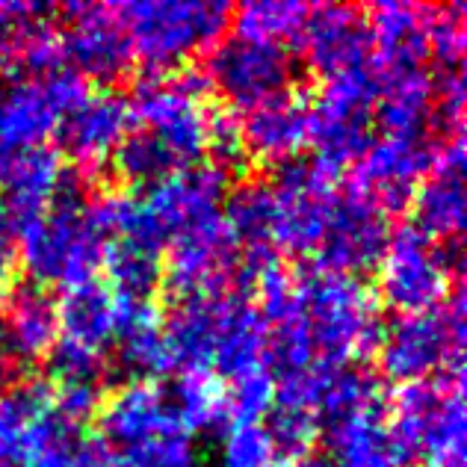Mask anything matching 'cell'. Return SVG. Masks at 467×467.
Wrapping results in <instances>:
<instances>
[{
    "mask_svg": "<svg viewBox=\"0 0 467 467\" xmlns=\"http://www.w3.org/2000/svg\"><path fill=\"white\" fill-rule=\"evenodd\" d=\"M426 467H432V464H426Z\"/></svg>",
    "mask_w": 467,
    "mask_h": 467,
    "instance_id": "42",
    "label": "cell"
},
{
    "mask_svg": "<svg viewBox=\"0 0 467 467\" xmlns=\"http://www.w3.org/2000/svg\"><path fill=\"white\" fill-rule=\"evenodd\" d=\"M411 228L420 231L429 243L462 240L464 234V181L450 171H432L411 195Z\"/></svg>",
    "mask_w": 467,
    "mask_h": 467,
    "instance_id": "25",
    "label": "cell"
},
{
    "mask_svg": "<svg viewBox=\"0 0 467 467\" xmlns=\"http://www.w3.org/2000/svg\"><path fill=\"white\" fill-rule=\"evenodd\" d=\"M59 171H63V157L47 145L18 151L12 157L6 178L0 183V190H4L0 204H4L16 234L47 213L57 192Z\"/></svg>",
    "mask_w": 467,
    "mask_h": 467,
    "instance_id": "21",
    "label": "cell"
},
{
    "mask_svg": "<svg viewBox=\"0 0 467 467\" xmlns=\"http://www.w3.org/2000/svg\"><path fill=\"white\" fill-rule=\"evenodd\" d=\"M311 98L299 86L281 92L269 101L245 109L240 119L245 154L254 166H278L285 160L302 154L308 142Z\"/></svg>",
    "mask_w": 467,
    "mask_h": 467,
    "instance_id": "16",
    "label": "cell"
},
{
    "mask_svg": "<svg viewBox=\"0 0 467 467\" xmlns=\"http://www.w3.org/2000/svg\"><path fill=\"white\" fill-rule=\"evenodd\" d=\"M199 68L204 71L213 95H223L231 109H254L296 83V63L281 45H261L223 36L207 47Z\"/></svg>",
    "mask_w": 467,
    "mask_h": 467,
    "instance_id": "8",
    "label": "cell"
},
{
    "mask_svg": "<svg viewBox=\"0 0 467 467\" xmlns=\"http://www.w3.org/2000/svg\"><path fill=\"white\" fill-rule=\"evenodd\" d=\"M379 101V78L373 66L343 71L328 78L311 101L308 140L314 142V157L337 175L355 166L373 145V107Z\"/></svg>",
    "mask_w": 467,
    "mask_h": 467,
    "instance_id": "7",
    "label": "cell"
},
{
    "mask_svg": "<svg viewBox=\"0 0 467 467\" xmlns=\"http://www.w3.org/2000/svg\"><path fill=\"white\" fill-rule=\"evenodd\" d=\"M166 390L183 435H225L231 429L225 414V385L213 370H183Z\"/></svg>",
    "mask_w": 467,
    "mask_h": 467,
    "instance_id": "27",
    "label": "cell"
},
{
    "mask_svg": "<svg viewBox=\"0 0 467 467\" xmlns=\"http://www.w3.org/2000/svg\"><path fill=\"white\" fill-rule=\"evenodd\" d=\"M116 16L145 75L187 66L192 54L213 47L231 27V4L223 0H133L119 4Z\"/></svg>",
    "mask_w": 467,
    "mask_h": 467,
    "instance_id": "3",
    "label": "cell"
},
{
    "mask_svg": "<svg viewBox=\"0 0 467 467\" xmlns=\"http://www.w3.org/2000/svg\"><path fill=\"white\" fill-rule=\"evenodd\" d=\"M275 462V447L264 423L234 426L225 432V467H269Z\"/></svg>",
    "mask_w": 467,
    "mask_h": 467,
    "instance_id": "39",
    "label": "cell"
},
{
    "mask_svg": "<svg viewBox=\"0 0 467 467\" xmlns=\"http://www.w3.org/2000/svg\"><path fill=\"white\" fill-rule=\"evenodd\" d=\"M59 119L42 78H0V151L39 149Z\"/></svg>",
    "mask_w": 467,
    "mask_h": 467,
    "instance_id": "20",
    "label": "cell"
},
{
    "mask_svg": "<svg viewBox=\"0 0 467 467\" xmlns=\"http://www.w3.org/2000/svg\"><path fill=\"white\" fill-rule=\"evenodd\" d=\"M293 281L311 326L317 364L343 367L352 358H373L382 347L385 323L376 296L358 278L326 273L302 261Z\"/></svg>",
    "mask_w": 467,
    "mask_h": 467,
    "instance_id": "2",
    "label": "cell"
},
{
    "mask_svg": "<svg viewBox=\"0 0 467 467\" xmlns=\"http://www.w3.org/2000/svg\"><path fill=\"white\" fill-rule=\"evenodd\" d=\"M57 6L27 4V0H0V78H18L21 54L33 33L51 21Z\"/></svg>",
    "mask_w": 467,
    "mask_h": 467,
    "instance_id": "33",
    "label": "cell"
},
{
    "mask_svg": "<svg viewBox=\"0 0 467 467\" xmlns=\"http://www.w3.org/2000/svg\"><path fill=\"white\" fill-rule=\"evenodd\" d=\"M98 175L63 166L47 213L24 225L18 237V261L39 287H78L92 281L104 266L109 231L104 223Z\"/></svg>",
    "mask_w": 467,
    "mask_h": 467,
    "instance_id": "1",
    "label": "cell"
},
{
    "mask_svg": "<svg viewBox=\"0 0 467 467\" xmlns=\"http://www.w3.org/2000/svg\"><path fill=\"white\" fill-rule=\"evenodd\" d=\"M109 169L125 190H149L154 183L171 178L183 166L157 133L137 128L121 137L113 157H109Z\"/></svg>",
    "mask_w": 467,
    "mask_h": 467,
    "instance_id": "28",
    "label": "cell"
},
{
    "mask_svg": "<svg viewBox=\"0 0 467 467\" xmlns=\"http://www.w3.org/2000/svg\"><path fill=\"white\" fill-rule=\"evenodd\" d=\"M54 409L47 379L30 376L21 385L0 393V462L6 467L24 462L36 423Z\"/></svg>",
    "mask_w": 467,
    "mask_h": 467,
    "instance_id": "26",
    "label": "cell"
},
{
    "mask_svg": "<svg viewBox=\"0 0 467 467\" xmlns=\"http://www.w3.org/2000/svg\"><path fill=\"white\" fill-rule=\"evenodd\" d=\"M211 83L199 66H181L166 75H142L130 89V116L157 133L183 169L202 163L211 145Z\"/></svg>",
    "mask_w": 467,
    "mask_h": 467,
    "instance_id": "4",
    "label": "cell"
},
{
    "mask_svg": "<svg viewBox=\"0 0 467 467\" xmlns=\"http://www.w3.org/2000/svg\"><path fill=\"white\" fill-rule=\"evenodd\" d=\"M54 16L66 21L59 30L63 63L75 68L83 80H95L113 89L133 75V59L128 33L116 16V6L107 4H66Z\"/></svg>",
    "mask_w": 467,
    "mask_h": 467,
    "instance_id": "10",
    "label": "cell"
},
{
    "mask_svg": "<svg viewBox=\"0 0 467 467\" xmlns=\"http://www.w3.org/2000/svg\"><path fill=\"white\" fill-rule=\"evenodd\" d=\"M319 438L328 444L331 467H405L411 459L393 432L385 405L328 423L319 429Z\"/></svg>",
    "mask_w": 467,
    "mask_h": 467,
    "instance_id": "18",
    "label": "cell"
},
{
    "mask_svg": "<svg viewBox=\"0 0 467 467\" xmlns=\"http://www.w3.org/2000/svg\"><path fill=\"white\" fill-rule=\"evenodd\" d=\"M113 467H195V444L183 432L160 435L119 450Z\"/></svg>",
    "mask_w": 467,
    "mask_h": 467,
    "instance_id": "38",
    "label": "cell"
},
{
    "mask_svg": "<svg viewBox=\"0 0 467 467\" xmlns=\"http://www.w3.org/2000/svg\"><path fill=\"white\" fill-rule=\"evenodd\" d=\"M16 278H18V237L4 204H0V296L9 290Z\"/></svg>",
    "mask_w": 467,
    "mask_h": 467,
    "instance_id": "40",
    "label": "cell"
},
{
    "mask_svg": "<svg viewBox=\"0 0 467 467\" xmlns=\"http://www.w3.org/2000/svg\"><path fill=\"white\" fill-rule=\"evenodd\" d=\"M266 435L273 441L281 462H302L314 456V447L319 441V420L314 411L296 409H275L266 414Z\"/></svg>",
    "mask_w": 467,
    "mask_h": 467,
    "instance_id": "36",
    "label": "cell"
},
{
    "mask_svg": "<svg viewBox=\"0 0 467 467\" xmlns=\"http://www.w3.org/2000/svg\"><path fill=\"white\" fill-rule=\"evenodd\" d=\"M59 335L57 302L45 287L16 278L0 296V349L18 361L27 373H36Z\"/></svg>",
    "mask_w": 467,
    "mask_h": 467,
    "instance_id": "15",
    "label": "cell"
},
{
    "mask_svg": "<svg viewBox=\"0 0 467 467\" xmlns=\"http://www.w3.org/2000/svg\"><path fill=\"white\" fill-rule=\"evenodd\" d=\"M376 269L379 299L400 317H414L441 308L447 302L452 285H459L438 264L435 243H429L411 225H400L397 231H390Z\"/></svg>",
    "mask_w": 467,
    "mask_h": 467,
    "instance_id": "9",
    "label": "cell"
},
{
    "mask_svg": "<svg viewBox=\"0 0 467 467\" xmlns=\"http://www.w3.org/2000/svg\"><path fill=\"white\" fill-rule=\"evenodd\" d=\"M273 409H275V379L269 367H254V370L231 379L225 385V414L231 429L261 423Z\"/></svg>",
    "mask_w": 467,
    "mask_h": 467,
    "instance_id": "35",
    "label": "cell"
},
{
    "mask_svg": "<svg viewBox=\"0 0 467 467\" xmlns=\"http://www.w3.org/2000/svg\"><path fill=\"white\" fill-rule=\"evenodd\" d=\"M0 467H6V464H4V462H0Z\"/></svg>",
    "mask_w": 467,
    "mask_h": 467,
    "instance_id": "41",
    "label": "cell"
},
{
    "mask_svg": "<svg viewBox=\"0 0 467 467\" xmlns=\"http://www.w3.org/2000/svg\"><path fill=\"white\" fill-rule=\"evenodd\" d=\"M299 51L311 75H319L323 80L370 66L373 33L367 9L349 4L311 6L299 36Z\"/></svg>",
    "mask_w": 467,
    "mask_h": 467,
    "instance_id": "12",
    "label": "cell"
},
{
    "mask_svg": "<svg viewBox=\"0 0 467 467\" xmlns=\"http://www.w3.org/2000/svg\"><path fill=\"white\" fill-rule=\"evenodd\" d=\"M57 323L63 340L104 352L116 337V296L104 281H86L68 287L57 302Z\"/></svg>",
    "mask_w": 467,
    "mask_h": 467,
    "instance_id": "24",
    "label": "cell"
},
{
    "mask_svg": "<svg viewBox=\"0 0 467 467\" xmlns=\"http://www.w3.org/2000/svg\"><path fill=\"white\" fill-rule=\"evenodd\" d=\"M254 367H266V323L249 293H228L213 349V373L231 382Z\"/></svg>",
    "mask_w": 467,
    "mask_h": 467,
    "instance_id": "23",
    "label": "cell"
},
{
    "mask_svg": "<svg viewBox=\"0 0 467 467\" xmlns=\"http://www.w3.org/2000/svg\"><path fill=\"white\" fill-rule=\"evenodd\" d=\"M426 42L438 68H464L467 54V4L452 0L444 6H429Z\"/></svg>",
    "mask_w": 467,
    "mask_h": 467,
    "instance_id": "34",
    "label": "cell"
},
{
    "mask_svg": "<svg viewBox=\"0 0 467 467\" xmlns=\"http://www.w3.org/2000/svg\"><path fill=\"white\" fill-rule=\"evenodd\" d=\"M379 405H382V382H379V376L361 364H343L328 370L314 414L319 420V429H323L328 423L343 420V417L379 409Z\"/></svg>",
    "mask_w": 467,
    "mask_h": 467,
    "instance_id": "30",
    "label": "cell"
},
{
    "mask_svg": "<svg viewBox=\"0 0 467 467\" xmlns=\"http://www.w3.org/2000/svg\"><path fill=\"white\" fill-rule=\"evenodd\" d=\"M388 237L390 219L379 211V204L361 190L343 187L335 195L326 237L311 264L326 273L358 278L379 266Z\"/></svg>",
    "mask_w": 467,
    "mask_h": 467,
    "instance_id": "11",
    "label": "cell"
},
{
    "mask_svg": "<svg viewBox=\"0 0 467 467\" xmlns=\"http://www.w3.org/2000/svg\"><path fill=\"white\" fill-rule=\"evenodd\" d=\"M101 269L121 299H157L163 287V252L133 240H109Z\"/></svg>",
    "mask_w": 467,
    "mask_h": 467,
    "instance_id": "29",
    "label": "cell"
},
{
    "mask_svg": "<svg viewBox=\"0 0 467 467\" xmlns=\"http://www.w3.org/2000/svg\"><path fill=\"white\" fill-rule=\"evenodd\" d=\"M311 6L296 4V0H264V4H243L231 9L234 36L261 45H281L299 42L305 30Z\"/></svg>",
    "mask_w": 467,
    "mask_h": 467,
    "instance_id": "31",
    "label": "cell"
},
{
    "mask_svg": "<svg viewBox=\"0 0 467 467\" xmlns=\"http://www.w3.org/2000/svg\"><path fill=\"white\" fill-rule=\"evenodd\" d=\"M464 285H452L447 302L435 311L400 317L385 328L379 347V373L388 382L411 385L432 379L452 364H464Z\"/></svg>",
    "mask_w": 467,
    "mask_h": 467,
    "instance_id": "6",
    "label": "cell"
},
{
    "mask_svg": "<svg viewBox=\"0 0 467 467\" xmlns=\"http://www.w3.org/2000/svg\"><path fill=\"white\" fill-rule=\"evenodd\" d=\"M228 187L231 183L223 171H216L211 163H195L149 187V192L142 195V204L149 207V213L169 243L171 234H178L181 228L219 213Z\"/></svg>",
    "mask_w": 467,
    "mask_h": 467,
    "instance_id": "17",
    "label": "cell"
},
{
    "mask_svg": "<svg viewBox=\"0 0 467 467\" xmlns=\"http://www.w3.org/2000/svg\"><path fill=\"white\" fill-rule=\"evenodd\" d=\"M95 423L104 444H113L119 450L181 432L169 390L160 382H121L119 388L104 393Z\"/></svg>",
    "mask_w": 467,
    "mask_h": 467,
    "instance_id": "14",
    "label": "cell"
},
{
    "mask_svg": "<svg viewBox=\"0 0 467 467\" xmlns=\"http://www.w3.org/2000/svg\"><path fill=\"white\" fill-rule=\"evenodd\" d=\"M426 12L429 6L414 4H376L367 9L373 33V59L376 78L393 71L423 68L429 57L426 42Z\"/></svg>",
    "mask_w": 467,
    "mask_h": 467,
    "instance_id": "19",
    "label": "cell"
},
{
    "mask_svg": "<svg viewBox=\"0 0 467 467\" xmlns=\"http://www.w3.org/2000/svg\"><path fill=\"white\" fill-rule=\"evenodd\" d=\"M47 385H104L107 382V358L104 352L78 347L71 340H57L47 352Z\"/></svg>",
    "mask_w": 467,
    "mask_h": 467,
    "instance_id": "37",
    "label": "cell"
},
{
    "mask_svg": "<svg viewBox=\"0 0 467 467\" xmlns=\"http://www.w3.org/2000/svg\"><path fill=\"white\" fill-rule=\"evenodd\" d=\"M388 417L411 456L423 452L432 467H464V364L400 385Z\"/></svg>",
    "mask_w": 467,
    "mask_h": 467,
    "instance_id": "5",
    "label": "cell"
},
{
    "mask_svg": "<svg viewBox=\"0 0 467 467\" xmlns=\"http://www.w3.org/2000/svg\"><path fill=\"white\" fill-rule=\"evenodd\" d=\"M133 116L128 98L119 89L92 92L86 101L59 119L57 125V154L68 157V166L101 178L104 166L113 157L116 145L130 130Z\"/></svg>",
    "mask_w": 467,
    "mask_h": 467,
    "instance_id": "13",
    "label": "cell"
},
{
    "mask_svg": "<svg viewBox=\"0 0 467 467\" xmlns=\"http://www.w3.org/2000/svg\"><path fill=\"white\" fill-rule=\"evenodd\" d=\"M225 296L175 299L163 319V335L178 370H213V349L223 323Z\"/></svg>",
    "mask_w": 467,
    "mask_h": 467,
    "instance_id": "22",
    "label": "cell"
},
{
    "mask_svg": "<svg viewBox=\"0 0 467 467\" xmlns=\"http://www.w3.org/2000/svg\"><path fill=\"white\" fill-rule=\"evenodd\" d=\"M119 337V367L128 373V382H160L175 373V355L163 335V323L149 328H133Z\"/></svg>",
    "mask_w": 467,
    "mask_h": 467,
    "instance_id": "32",
    "label": "cell"
}]
</instances>
